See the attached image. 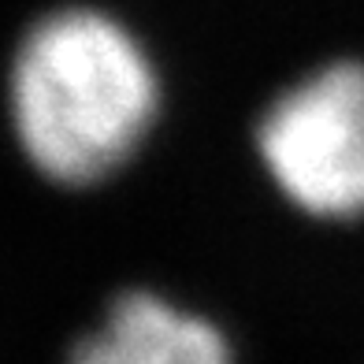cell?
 <instances>
[{
  "mask_svg": "<svg viewBox=\"0 0 364 364\" xmlns=\"http://www.w3.org/2000/svg\"><path fill=\"white\" fill-rule=\"evenodd\" d=\"M8 101L30 164L63 186H90L134 156L156 119L160 78L119 19L63 8L23 38Z\"/></svg>",
  "mask_w": 364,
  "mask_h": 364,
  "instance_id": "obj_1",
  "label": "cell"
},
{
  "mask_svg": "<svg viewBox=\"0 0 364 364\" xmlns=\"http://www.w3.org/2000/svg\"><path fill=\"white\" fill-rule=\"evenodd\" d=\"M257 153L290 205L316 220H364V60H335L260 115Z\"/></svg>",
  "mask_w": 364,
  "mask_h": 364,
  "instance_id": "obj_2",
  "label": "cell"
},
{
  "mask_svg": "<svg viewBox=\"0 0 364 364\" xmlns=\"http://www.w3.org/2000/svg\"><path fill=\"white\" fill-rule=\"evenodd\" d=\"M71 364H235L216 323L182 312L149 290L108 309L105 327L71 353Z\"/></svg>",
  "mask_w": 364,
  "mask_h": 364,
  "instance_id": "obj_3",
  "label": "cell"
}]
</instances>
